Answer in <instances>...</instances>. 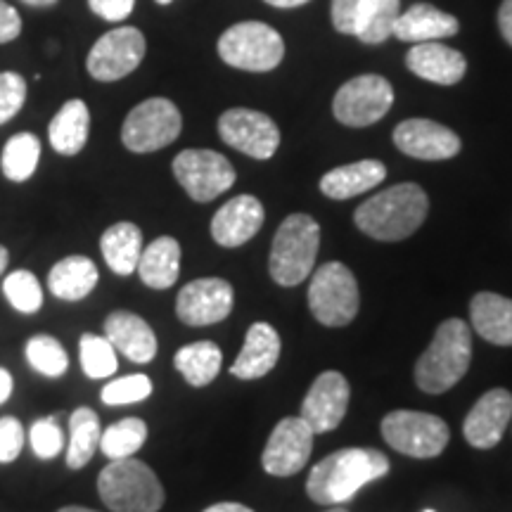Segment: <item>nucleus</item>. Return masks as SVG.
Wrapping results in <instances>:
<instances>
[{
  "label": "nucleus",
  "instance_id": "obj_28",
  "mask_svg": "<svg viewBox=\"0 0 512 512\" xmlns=\"http://www.w3.org/2000/svg\"><path fill=\"white\" fill-rule=\"evenodd\" d=\"M140 280L152 290H169L176 285L178 273H181V245L176 238H157L150 247H143L138 261Z\"/></svg>",
  "mask_w": 512,
  "mask_h": 512
},
{
  "label": "nucleus",
  "instance_id": "obj_43",
  "mask_svg": "<svg viewBox=\"0 0 512 512\" xmlns=\"http://www.w3.org/2000/svg\"><path fill=\"white\" fill-rule=\"evenodd\" d=\"M88 8L105 22H121L136 8V0H88Z\"/></svg>",
  "mask_w": 512,
  "mask_h": 512
},
{
  "label": "nucleus",
  "instance_id": "obj_16",
  "mask_svg": "<svg viewBox=\"0 0 512 512\" xmlns=\"http://www.w3.org/2000/svg\"><path fill=\"white\" fill-rule=\"evenodd\" d=\"M349 382L347 377L337 370L318 375L316 382L311 384L309 394L302 403V415L313 434H328L337 430L339 422L344 420L349 408Z\"/></svg>",
  "mask_w": 512,
  "mask_h": 512
},
{
  "label": "nucleus",
  "instance_id": "obj_40",
  "mask_svg": "<svg viewBox=\"0 0 512 512\" xmlns=\"http://www.w3.org/2000/svg\"><path fill=\"white\" fill-rule=\"evenodd\" d=\"M27 100V81L15 72H0V126L19 114Z\"/></svg>",
  "mask_w": 512,
  "mask_h": 512
},
{
  "label": "nucleus",
  "instance_id": "obj_42",
  "mask_svg": "<svg viewBox=\"0 0 512 512\" xmlns=\"http://www.w3.org/2000/svg\"><path fill=\"white\" fill-rule=\"evenodd\" d=\"M366 3L368 0H332V27H335L339 34L354 36L358 19H361Z\"/></svg>",
  "mask_w": 512,
  "mask_h": 512
},
{
  "label": "nucleus",
  "instance_id": "obj_36",
  "mask_svg": "<svg viewBox=\"0 0 512 512\" xmlns=\"http://www.w3.org/2000/svg\"><path fill=\"white\" fill-rule=\"evenodd\" d=\"M24 354H27L29 366L43 377H62L69 368L67 351H64L62 344L50 335L31 337Z\"/></svg>",
  "mask_w": 512,
  "mask_h": 512
},
{
  "label": "nucleus",
  "instance_id": "obj_19",
  "mask_svg": "<svg viewBox=\"0 0 512 512\" xmlns=\"http://www.w3.org/2000/svg\"><path fill=\"white\" fill-rule=\"evenodd\" d=\"M264 204L254 195H238L228 200L211 219V238L221 247H242L264 226Z\"/></svg>",
  "mask_w": 512,
  "mask_h": 512
},
{
  "label": "nucleus",
  "instance_id": "obj_50",
  "mask_svg": "<svg viewBox=\"0 0 512 512\" xmlns=\"http://www.w3.org/2000/svg\"><path fill=\"white\" fill-rule=\"evenodd\" d=\"M8 261H10V256H8V249H5L3 245H0V273H3L5 268H8Z\"/></svg>",
  "mask_w": 512,
  "mask_h": 512
},
{
  "label": "nucleus",
  "instance_id": "obj_23",
  "mask_svg": "<svg viewBox=\"0 0 512 512\" xmlns=\"http://www.w3.org/2000/svg\"><path fill=\"white\" fill-rule=\"evenodd\" d=\"M460 29L458 19L441 12L430 3H418L399 15L394 24V38L406 43H427L437 38L456 36Z\"/></svg>",
  "mask_w": 512,
  "mask_h": 512
},
{
  "label": "nucleus",
  "instance_id": "obj_20",
  "mask_svg": "<svg viewBox=\"0 0 512 512\" xmlns=\"http://www.w3.org/2000/svg\"><path fill=\"white\" fill-rule=\"evenodd\" d=\"M406 67L420 79L439 83V86H453L467 72L465 55L439 41L415 43L406 55Z\"/></svg>",
  "mask_w": 512,
  "mask_h": 512
},
{
  "label": "nucleus",
  "instance_id": "obj_47",
  "mask_svg": "<svg viewBox=\"0 0 512 512\" xmlns=\"http://www.w3.org/2000/svg\"><path fill=\"white\" fill-rule=\"evenodd\" d=\"M204 512H254V510L247 508V505H242V503H216Z\"/></svg>",
  "mask_w": 512,
  "mask_h": 512
},
{
  "label": "nucleus",
  "instance_id": "obj_37",
  "mask_svg": "<svg viewBox=\"0 0 512 512\" xmlns=\"http://www.w3.org/2000/svg\"><path fill=\"white\" fill-rule=\"evenodd\" d=\"M3 294L10 306L19 313H36L43 306V290L38 278L31 271H12L3 280Z\"/></svg>",
  "mask_w": 512,
  "mask_h": 512
},
{
  "label": "nucleus",
  "instance_id": "obj_26",
  "mask_svg": "<svg viewBox=\"0 0 512 512\" xmlns=\"http://www.w3.org/2000/svg\"><path fill=\"white\" fill-rule=\"evenodd\" d=\"M98 280V266H95L88 256L74 254L64 256L62 261H57V264L50 268L48 287L57 299H62V302H81V299H86L88 294L95 290Z\"/></svg>",
  "mask_w": 512,
  "mask_h": 512
},
{
  "label": "nucleus",
  "instance_id": "obj_18",
  "mask_svg": "<svg viewBox=\"0 0 512 512\" xmlns=\"http://www.w3.org/2000/svg\"><path fill=\"white\" fill-rule=\"evenodd\" d=\"M512 422V394L508 389H491L467 413L463 434L475 448H494Z\"/></svg>",
  "mask_w": 512,
  "mask_h": 512
},
{
  "label": "nucleus",
  "instance_id": "obj_5",
  "mask_svg": "<svg viewBox=\"0 0 512 512\" xmlns=\"http://www.w3.org/2000/svg\"><path fill=\"white\" fill-rule=\"evenodd\" d=\"M320 226L309 214H290L275 233L268 271L280 287L304 283L316 266Z\"/></svg>",
  "mask_w": 512,
  "mask_h": 512
},
{
  "label": "nucleus",
  "instance_id": "obj_44",
  "mask_svg": "<svg viewBox=\"0 0 512 512\" xmlns=\"http://www.w3.org/2000/svg\"><path fill=\"white\" fill-rule=\"evenodd\" d=\"M22 34V17L12 5L0 0V43H10Z\"/></svg>",
  "mask_w": 512,
  "mask_h": 512
},
{
  "label": "nucleus",
  "instance_id": "obj_14",
  "mask_svg": "<svg viewBox=\"0 0 512 512\" xmlns=\"http://www.w3.org/2000/svg\"><path fill=\"white\" fill-rule=\"evenodd\" d=\"M233 285L223 278L192 280L178 292L176 316L190 328H207L221 323L233 311Z\"/></svg>",
  "mask_w": 512,
  "mask_h": 512
},
{
  "label": "nucleus",
  "instance_id": "obj_24",
  "mask_svg": "<svg viewBox=\"0 0 512 512\" xmlns=\"http://www.w3.org/2000/svg\"><path fill=\"white\" fill-rule=\"evenodd\" d=\"M472 328L496 347H512V299L496 292H479L470 304Z\"/></svg>",
  "mask_w": 512,
  "mask_h": 512
},
{
  "label": "nucleus",
  "instance_id": "obj_32",
  "mask_svg": "<svg viewBox=\"0 0 512 512\" xmlns=\"http://www.w3.org/2000/svg\"><path fill=\"white\" fill-rule=\"evenodd\" d=\"M38 159H41V143L34 133H17L3 147L0 169L10 181L24 183L34 176Z\"/></svg>",
  "mask_w": 512,
  "mask_h": 512
},
{
  "label": "nucleus",
  "instance_id": "obj_22",
  "mask_svg": "<svg viewBox=\"0 0 512 512\" xmlns=\"http://www.w3.org/2000/svg\"><path fill=\"white\" fill-rule=\"evenodd\" d=\"M280 347L283 344H280V335L273 325L254 323L247 330L240 356L230 366V375L238 377V380H259V377L268 375L278 363Z\"/></svg>",
  "mask_w": 512,
  "mask_h": 512
},
{
  "label": "nucleus",
  "instance_id": "obj_30",
  "mask_svg": "<svg viewBox=\"0 0 512 512\" xmlns=\"http://www.w3.org/2000/svg\"><path fill=\"white\" fill-rule=\"evenodd\" d=\"M223 354L214 342H192L176 351L174 366L190 387H207L221 373Z\"/></svg>",
  "mask_w": 512,
  "mask_h": 512
},
{
  "label": "nucleus",
  "instance_id": "obj_49",
  "mask_svg": "<svg viewBox=\"0 0 512 512\" xmlns=\"http://www.w3.org/2000/svg\"><path fill=\"white\" fill-rule=\"evenodd\" d=\"M22 3L31 5V8H53V5H57V0H22Z\"/></svg>",
  "mask_w": 512,
  "mask_h": 512
},
{
  "label": "nucleus",
  "instance_id": "obj_54",
  "mask_svg": "<svg viewBox=\"0 0 512 512\" xmlns=\"http://www.w3.org/2000/svg\"><path fill=\"white\" fill-rule=\"evenodd\" d=\"M425 512H434V510H425Z\"/></svg>",
  "mask_w": 512,
  "mask_h": 512
},
{
  "label": "nucleus",
  "instance_id": "obj_39",
  "mask_svg": "<svg viewBox=\"0 0 512 512\" xmlns=\"http://www.w3.org/2000/svg\"><path fill=\"white\" fill-rule=\"evenodd\" d=\"M29 444L41 460H53L55 456H60L64 448V432L55 415L53 418L36 420L34 425H31Z\"/></svg>",
  "mask_w": 512,
  "mask_h": 512
},
{
  "label": "nucleus",
  "instance_id": "obj_27",
  "mask_svg": "<svg viewBox=\"0 0 512 512\" xmlns=\"http://www.w3.org/2000/svg\"><path fill=\"white\" fill-rule=\"evenodd\" d=\"M91 131V112L83 100H67L62 110L50 121L48 138L55 152L64 157H74L86 147Z\"/></svg>",
  "mask_w": 512,
  "mask_h": 512
},
{
  "label": "nucleus",
  "instance_id": "obj_9",
  "mask_svg": "<svg viewBox=\"0 0 512 512\" xmlns=\"http://www.w3.org/2000/svg\"><path fill=\"white\" fill-rule=\"evenodd\" d=\"M183 119L178 107L166 98H150L128 112L121 126V143L136 155L157 152L181 136Z\"/></svg>",
  "mask_w": 512,
  "mask_h": 512
},
{
  "label": "nucleus",
  "instance_id": "obj_38",
  "mask_svg": "<svg viewBox=\"0 0 512 512\" xmlns=\"http://www.w3.org/2000/svg\"><path fill=\"white\" fill-rule=\"evenodd\" d=\"M152 394V380L147 375H126L105 384L100 399L107 406H128V403L145 401Z\"/></svg>",
  "mask_w": 512,
  "mask_h": 512
},
{
  "label": "nucleus",
  "instance_id": "obj_3",
  "mask_svg": "<svg viewBox=\"0 0 512 512\" xmlns=\"http://www.w3.org/2000/svg\"><path fill=\"white\" fill-rule=\"evenodd\" d=\"M472 361V332L460 318H448L415 363V384L427 394H444L463 380Z\"/></svg>",
  "mask_w": 512,
  "mask_h": 512
},
{
  "label": "nucleus",
  "instance_id": "obj_51",
  "mask_svg": "<svg viewBox=\"0 0 512 512\" xmlns=\"http://www.w3.org/2000/svg\"><path fill=\"white\" fill-rule=\"evenodd\" d=\"M57 512H95V510L81 508V505H67V508H62V510H57Z\"/></svg>",
  "mask_w": 512,
  "mask_h": 512
},
{
  "label": "nucleus",
  "instance_id": "obj_34",
  "mask_svg": "<svg viewBox=\"0 0 512 512\" xmlns=\"http://www.w3.org/2000/svg\"><path fill=\"white\" fill-rule=\"evenodd\" d=\"M147 441V425L140 418H124L100 434V451L110 460L136 456Z\"/></svg>",
  "mask_w": 512,
  "mask_h": 512
},
{
  "label": "nucleus",
  "instance_id": "obj_48",
  "mask_svg": "<svg viewBox=\"0 0 512 512\" xmlns=\"http://www.w3.org/2000/svg\"><path fill=\"white\" fill-rule=\"evenodd\" d=\"M266 3H268V5H273V8L290 10V8H299V5L311 3V0H266Z\"/></svg>",
  "mask_w": 512,
  "mask_h": 512
},
{
  "label": "nucleus",
  "instance_id": "obj_52",
  "mask_svg": "<svg viewBox=\"0 0 512 512\" xmlns=\"http://www.w3.org/2000/svg\"><path fill=\"white\" fill-rule=\"evenodd\" d=\"M325 512H349V510H344V508H339V505H332L330 510H325Z\"/></svg>",
  "mask_w": 512,
  "mask_h": 512
},
{
  "label": "nucleus",
  "instance_id": "obj_35",
  "mask_svg": "<svg viewBox=\"0 0 512 512\" xmlns=\"http://www.w3.org/2000/svg\"><path fill=\"white\" fill-rule=\"evenodd\" d=\"M79 356H81V368L91 380H105L117 373V349L112 347V342L107 337L93 335L86 332L81 335L79 342Z\"/></svg>",
  "mask_w": 512,
  "mask_h": 512
},
{
  "label": "nucleus",
  "instance_id": "obj_12",
  "mask_svg": "<svg viewBox=\"0 0 512 512\" xmlns=\"http://www.w3.org/2000/svg\"><path fill=\"white\" fill-rule=\"evenodd\" d=\"M145 57V36L136 27L107 31L88 53L86 67L95 81H119L136 72Z\"/></svg>",
  "mask_w": 512,
  "mask_h": 512
},
{
  "label": "nucleus",
  "instance_id": "obj_4",
  "mask_svg": "<svg viewBox=\"0 0 512 512\" xmlns=\"http://www.w3.org/2000/svg\"><path fill=\"white\" fill-rule=\"evenodd\" d=\"M98 494L112 512H159L164 486L143 460H112L98 477Z\"/></svg>",
  "mask_w": 512,
  "mask_h": 512
},
{
  "label": "nucleus",
  "instance_id": "obj_21",
  "mask_svg": "<svg viewBox=\"0 0 512 512\" xmlns=\"http://www.w3.org/2000/svg\"><path fill=\"white\" fill-rule=\"evenodd\" d=\"M105 337L133 363H150L157 356L155 332L131 311L110 313L105 320Z\"/></svg>",
  "mask_w": 512,
  "mask_h": 512
},
{
  "label": "nucleus",
  "instance_id": "obj_8",
  "mask_svg": "<svg viewBox=\"0 0 512 512\" xmlns=\"http://www.w3.org/2000/svg\"><path fill=\"white\" fill-rule=\"evenodd\" d=\"M380 430L394 451L418 460L441 456L451 439V430L444 420L420 411H392L384 415Z\"/></svg>",
  "mask_w": 512,
  "mask_h": 512
},
{
  "label": "nucleus",
  "instance_id": "obj_45",
  "mask_svg": "<svg viewBox=\"0 0 512 512\" xmlns=\"http://www.w3.org/2000/svg\"><path fill=\"white\" fill-rule=\"evenodd\" d=\"M498 29L508 46H512V0H503L501 10H498Z\"/></svg>",
  "mask_w": 512,
  "mask_h": 512
},
{
  "label": "nucleus",
  "instance_id": "obj_2",
  "mask_svg": "<svg viewBox=\"0 0 512 512\" xmlns=\"http://www.w3.org/2000/svg\"><path fill=\"white\" fill-rule=\"evenodd\" d=\"M430 200L415 183H399L377 192L356 209L354 221L361 233L380 242L411 238L427 219Z\"/></svg>",
  "mask_w": 512,
  "mask_h": 512
},
{
  "label": "nucleus",
  "instance_id": "obj_33",
  "mask_svg": "<svg viewBox=\"0 0 512 512\" xmlns=\"http://www.w3.org/2000/svg\"><path fill=\"white\" fill-rule=\"evenodd\" d=\"M399 15L401 0H368L354 36L368 46H380L394 36V24Z\"/></svg>",
  "mask_w": 512,
  "mask_h": 512
},
{
  "label": "nucleus",
  "instance_id": "obj_11",
  "mask_svg": "<svg viewBox=\"0 0 512 512\" xmlns=\"http://www.w3.org/2000/svg\"><path fill=\"white\" fill-rule=\"evenodd\" d=\"M174 176L195 202L216 200L238 178L233 164L214 150H183L174 159Z\"/></svg>",
  "mask_w": 512,
  "mask_h": 512
},
{
  "label": "nucleus",
  "instance_id": "obj_15",
  "mask_svg": "<svg viewBox=\"0 0 512 512\" xmlns=\"http://www.w3.org/2000/svg\"><path fill=\"white\" fill-rule=\"evenodd\" d=\"M313 430L304 418H283L266 441L261 465L273 477H292L304 470L313 451Z\"/></svg>",
  "mask_w": 512,
  "mask_h": 512
},
{
  "label": "nucleus",
  "instance_id": "obj_10",
  "mask_svg": "<svg viewBox=\"0 0 512 512\" xmlns=\"http://www.w3.org/2000/svg\"><path fill=\"white\" fill-rule=\"evenodd\" d=\"M394 105V88L384 76L363 74L344 83L332 100L339 124L366 128L380 121Z\"/></svg>",
  "mask_w": 512,
  "mask_h": 512
},
{
  "label": "nucleus",
  "instance_id": "obj_41",
  "mask_svg": "<svg viewBox=\"0 0 512 512\" xmlns=\"http://www.w3.org/2000/svg\"><path fill=\"white\" fill-rule=\"evenodd\" d=\"M24 448V427L12 415L0 418V463L8 465L19 458Z\"/></svg>",
  "mask_w": 512,
  "mask_h": 512
},
{
  "label": "nucleus",
  "instance_id": "obj_7",
  "mask_svg": "<svg viewBox=\"0 0 512 512\" xmlns=\"http://www.w3.org/2000/svg\"><path fill=\"white\" fill-rule=\"evenodd\" d=\"M361 294L354 273L339 261L320 266L309 285V309L320 325L344 328L356 318Z\"/></svg>",
  "mask_w": 512,
  "mask_h": 512
},
{
  "label": "nucleus",
  "instance_id": "obj_1",
  "mask_svg": "<svg viewBox=\"0 0 512 512\" xmlns=\"http://www.w3.org/2000/svg\"><path fill=\"white\" fill-rule=\"evenodd\" d=\"M387 472L389 458L375 448H342L313 465L306 479V494L318 505H342Z\"/></svg>",
  "mask_w": 512,
  "mask_h": 512
},
{
  "label": "nucleus",
  "instance_id": "obj_53",
  "mask_svg": "<svg viewBox=\"0 0 512 512\" xmlns=\"http://www.w3.org/2000/svg\"><path fill=\"white\" fill-rule=\"evenodd\" d=\"M157 3H159V5H169L171 0H157Z\"/></svg>",
  "mask_w": 512,
  "mask_h": 512
},
{
  "label": "nucleus",
  "instance_id": "obj_6",
  "mask_svg": "<svg viewBox=\"0 0 512 512\" xmlns=\"http://www.w3.org/2000/svg\"><path fill=\"white\" fill-rule=\"evenodd\" d=\"M219 55L230 67L242 72H271L285 57V41L264 22H240L223 31Z\"/></svg>",
  "mask_w": 512,
  "mask_h": 512
},
{
  "label": "nucleus",
  "instance_id": "obj_29",
  "mask_svg": "<svg viewBox=\"0 0 512 512\" xmlns=\"http://www.w3.org/2000/svg\"><path fill=\"white\" fill-rule=\"evenodd\" d=\"M100 249L107 266L117 275H131L138 268L140 254H143V233L136 223H114L102 233Z\"/></svg>",
  "mask_w": 512,
  "mask_h": 512
},
{
  "label": "nucleus",
  "instance_id": "obj_46",
  "mask_svg": "<svg viewBox=\"0 0 512 512\" xmlns=\"http://www.w3.org/2000/svg\"><path fill=\"white\" fill-rule=\"evenodd\" d=\"M12 387H15V382H12V375L5 368H0V403H5L10 399Z\"/></svg>",
  "mask_w": 512,
  "mask_h": 512
},
{
  "label": "nucleus",
  "instance_id": "obj_31",
  "mask_svg": "<svg viewBox=\"0 0 512 512\" xmlns=\"http://www.w3.org/2000/svg\"><path fill=\"white\" fill-rule=\"evenodd\" d=\"M100 418L93 408H76L69 418V441H67V465L72 470H81L91 463L93 453L100 448Z\"/></svg>",
  "mask_w": 512,
  "mask_h": 512
},
{
  "label": "nucleus",
  "instance_id": "obj_13",
  "mask_svg": "<svg viewBox=\"0 0 512 512\" xmlns=\"http://www.w3.org/2000/svg\"><path fill=\"white\" fill-rule=\"evenodd\" d=\"M219 136L226 145L252 159H271L280 147V131L264 112L235 107L221 114Z\"/></svg>",
  "mask_w": 512,
  "mask_h": 512
},
{
  "label": "nucleus",
  "instance_id": "obj_25",
  "mask_svg": "<svg viewBox=\"0 0 512 512\" xmlns=\"http://www.w3.org/2000/svg\"><path fill=\"white\" fill-rule=\"evenodd\" d=\"M387 178V169L377 159H363L347 166H337L320 178V192L330 200H351L373 190Z\"/></svg>",
  "mask_w": 512,
  "mask_h": 512
},
{
  "label": "nucleus",
  "instance_id": "obj_17",
  "mask_svg": "<svg viewBox=\"0 0 512 512\" xmlns=\"http://www.w3.org/2000/svg\"><path fill=\"white\" fill-rule=\"evenodd\" d=\"M394 145L403 155L425 162H441L460 152V138L432 119H406L394 128Z\"/></svg>",
  "mask_w": 512,
  "mask_h": 512
}]
</instances>
